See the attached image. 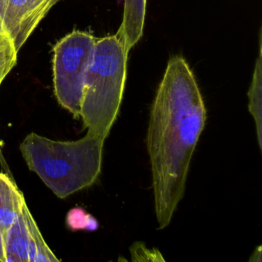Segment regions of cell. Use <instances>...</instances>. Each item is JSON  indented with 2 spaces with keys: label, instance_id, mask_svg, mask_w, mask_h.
Segmentation results:
<instances>
[{
  "label": "cell",
  "instance_id": "30bf717a",
  "mask_svg": "<svg viewBox=\"0 0 262 262\" xmlns=\"http://www.w3.org/2000/svg\"><path fill=\"white\" fill-rule=\"evenodd\" d=\"M248 110L255 122L257 142L262 149V49L260 39V50L256 62L253 79L248 91Z\"/></svg>",
  "mask_w": 262,
  "mask_h": 262
},
{
  "label": "cell",
  "instance_id": "277c9868",
  "mask_svg": "<svg viewBox=\"0 0 262 262\" xmlns=\"http://www.w3.org/2000/svg\"><path fill=\"white\" fill-rule=\"evenodd\" d=\"M96 39L85 32L74 30L53 48V83L59 103L74 118L80 117L85 75Z\"/></svg>",
  "mask_w": 262,
  "mask_h": 262
},
{
  "label": "cell",
  "instance_id": "52a82bcc",
  "mask_svg": "<svg viewBox=\"0 0 262 262\" xmlns=\"http://www.w3.org/2000/svg\"><path fill=\"white\" fill-rule=\"evenodd\" d=\"M145 9L146 0H125L123 21L116 36L128 54L143 34Z\"/></svg>",
  "mask_w": 262,
  "mask_h": 262
},
{
  "label": "cell",
  "instance_id": "5bb4252c",
  "mask_svg": "<svg viewBox=\"0 0 262 262\" xmlns=\"http://www.w3.org/2000/svg\"><path fill=\"white\" fill-rule=\"evenodd\" d=\"M0 33H6L5 32H4V30H3L2 27H1V25H0Z\"/></svg>",
  "mask_w": 262,
  "mask_h": 262
},
{
  "label": "cell",
  "instance_id": "8fae6325",
  "mask_svg": "<svg viewBox=\"0 0 262 262\" xmlns=\"http://www.w3.org/2000/svg\"><path fill=\"white\" fill-rule=\"evenodd\" d=\"M17 53L10 36L7 33H0V79L2 80L16 66Z\"/></svg>",
  "mask_w": 262,
  "mask_h": 262
},
{
  "label": "cell",
  "instance_id": "6da1fadb",
  "mask_svg": "<svg viewBox=\"0 0 262 262\" xmlns=\"http://www.w3.org/2000/svg\"><path fill=\"white\" fill-rule=\"evenodd\" d=\"M206 119L192 72L183 58L173 57L158 89L147 134L159 230L170 225L185 194L190 164Z\"/></svg>",
  "mask_w": 262,
  "mask_h": 262
},
{
  "label": "cell",
  "instance_id": "4fadbf2b",
  "mask_svg": "<svg viewBox=\"0 0 262 262\" xmlns=\"http://www.w3.org/2000/svg\"><path fill=\"white\" fill-rule=\"evenodd\" d=\"M0 261L5 262V252H4V241L0 234Z\"/></svg>",
  "mask_w": 262,
  "mask_h": 262
},
{
  "label": "cell",
  "instance_id": "3957f363",
  "mask_svg": "<svg viewBox=\"0 0 262 262\" xmlns=\"http://www.w3.org/2000/svg\"><path fill=\"white\" fill-rule=\"evenodd\" d=\"M127 59L128 53L116 35L98 39L85 75L80 117L87 133L105 140L122 103Z\"/></svg>",
  "mask_w": 262,
  "mask_h": 262
},
{
  "label": "cell",
  "instance_id": "7c38bea8",
  "mask_svg": "<svg viewBox=\"0 0 262 262\" xmlns=\"http://www.w3.org/2000/svg\"><path fill=\"white\" fill-rule=\"evenodd\" d=\"M58 1L59 0H30L32 24L34 30Z\"/></svg>",
  "mask_w": 262,
  "mask_h": 262
},
{
  "label": "cell",
  "instance_id": "9a60e30c",
  "mask_svg": "<svg viewBox=\"0 0 262 262\" xmlns=\"http://www.w3.org/2000/svg\"><path fill=\"white\" fill-rule=\"evenodd\" d=\"M3 81L4 80H2V79H0V85H1V84H2Z\"/></svg>",
  "mask_w": 262,
  "mask_h": 262
},
{
  "label": "cell",
  "instance_id": "8992f818",
  "mask_svg": "<svg viewBox=\"0 0 262 262\" xmlns=\"http://www.w3.org/2000/svg\"><path fill=\"white\" fill-rule=\"evenodd\" d=\"M25 202L14 182L7 174L0 173V234L4 245L9 229L22 212Z\"/></svg>",
  "mask_w": 262,
  "mask_h": 262
},
{
  "label": "cell",
  "instance_id": "9c48e42d",
  "mask_svg": "<svg viewBox=\"0 0 262 262\" xmlns=\"http://www.w3.org/2000/svg\"><path fill=\"white\" fill-rule=\"evenodd\" d=\"M23 212L30 233V262H59V259L53 254L42 237V234L29 210L26 202L23 205Z\"/></svg>",
  "mask_w": 262,
  "mask_h": 262
},
{
  "label": "cell",
  "instance_id": "5b68a950",
  "mask_svg": "<svg viewBox=\"0 0 262 262\" xmlns=\"http://www.w3.org/2000/svg\"><path fill=\"white\" fill-rule=\"evenodd\" d=\"M0 25L18 53L35 30L30 0H0Z\"/></svg>",
  "mask_w": 262,
  "mask_h": 262
},
{
  "label": "cell",
  "instance_id": "7a4b0ae2",
  "mask_svg": "<svg viewBox=\"0 0 262 262\" xmlns=\"http://www.w3.org/2000/svg\"><path fill=\"white\" fill-rule=\"evenodd\" d=\"M105 139L87 133L76 141H54L35 133L20 144L27 166L59 199L91 186L102 169Z\"/></svg>",
  "mask_w": 262,
  "mask_h": 262
},
{
  "label": "cell",
  "instance_id": "ba28073f",
  "mask_svg": "<svg viewBox=\"0 0 262 262\" xmlns=\"http://www.w3.org/2000/svg\"><path fill=\"white\" fill-rule=\"evenodd\" d=\"M29 250L30 233L22 210L9 229L4 242L5 262H30Z\"/></svg>",
  "mask_w": 262,
  "mask_h": 262
}]
</instances>
